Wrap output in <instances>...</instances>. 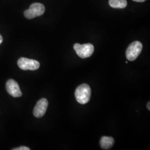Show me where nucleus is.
Instances as JSON below:
<instances>
[{"mask_svg":"<svg viewBox=\"0 0 150 150\" xmlns=\"http://www.w3.org/2000/svg\"><path fill=\"white\" fill-rule=\"evenodd\" d=\"M91 95V88L86 83L80 85L75 91L76 99L81 104H86L89 102Z\"/></svg>","mask_w":150,"mask_h":150,"instance_id":"1","label":"nucleus"},{"mask_svg":"<svg viewBox=\"0 0 150 150\" xmlns=\"http://www.w3.org/2000/svg\"><path fill=\"white\" fill-rule=\"evenodd\" d=\"M45 7L40 3L31 4L29 8L24 12V16L27 19H32L36 17L41 16L45 13Z\"/></svg>","mask_w":150,"mask_h":150,"instance_id":"2","label":"nucleus"},{"mask_svg":"<svg viewBox=\"0 0 150 150\" xmlns=\"http://www.w3.org/2000/svg\"><path fill=\"white\" fill-rule=\"evenodd\" d=\"M77 54L82 59H86L90 57L94 51V47L91 43L81 45L76 43L74 46Z\"/></svg>","mask_w":150,"mask_h":150,"instance_id":"3","label":"nucleus"},{"mask_svg":"<svg viewBox=\"0 0 150 150\" xmlns=\"http://www.w3.org/2000/svg\"><path fill=\"white\" fill-rule=\"evenodd\" d=\"M142 50V44L138 41H136L129 45L126 50V55L127 59L132 61L136 59Z\"/></svg>","mask_w":150,"mask_h":150,"instance_id":"4","label":"nucleus"},{"mask_svg":"<svg viewBox=\"0 0 150 150\" xmlns=\"http://www.w3.org/2000/svg\"><path fill=\"white\" fill-rule=\"evenodd\" d=\"M17 64L18 67L23 70H36L40 67V62L35 59H29L21 57L18 60Z\"/></svg>","mask_w":150,"mask_h":150,"instance_id":"5","label":"nucleus"},{"mask_svg":"<svg viewBox=\"0 0 150 150\" xmlns=\"http://www.w3.org/2000/svg\"><path fill=\"white\" fill-rule=\"evenodd\" d=\"M48 102L46 98L40 99L36 103L33 109V115L36 117L41 118L43 117L46 112L48 107Z\"/></svg>","mask_w":150,"mask_h":150,"instance_id":"6","label":"nucleus"},{"mask_svg":"<svg viewBox=\"0 0 150 150\" xmlns=\"http://www.w3.org/2000/svg\"><path fill=\"white\" fill-rule=\"evenodd\" d=\"M6 87L7 92L13 97H19L22 95L18 83L12 79L7 81Z\"/></svg>","mask_w":150,"mask_h":150,"instance_id":"7","label":"nucleus"},{"mask_svg":"<svg viewBox=\"0 0 150 150\" xmlns=\"http://www.w3.org/2000/svg\"><path fill=\"white\" fill-rule=\"evenodd\" d=\"M115 141L112 137L102 136L100 141V145L103 150H109L112 147Z\"/></svg>","mask_w":150,"mask_h":150,"instance_id":"8","label":"nucleus"},{"mask_svg":"<svg viewBox=\"0 0 150 150\" xmlns=\"http://www.w3.org/2000/svg\"><path fill=\"white\" fill-rule=\"evenodd\" d=\"M109 5L113 8H124L127 6V2L126 0H109Z\"/></svg>","mask_w":150,"mask_h":150,"instance_id":"9","label":"nucleus"},{"mask_svg":"<svg viewBox=\"0 0 150 150\" xmlns=\"http://www.w3.org/2000/svg\"><path fill=\"white\" fill-rule=\"evenodd\" d=\"M13 150H30V149L26 147V146H21V147H18V148H16V149H12Z\"/></svg>","mask_w":150,"mask_h":150,"instance_id":"10","label":"nucleus"},{"mask_svg":"<svg viewBox=\"0 0 150 150\" xmlns=\"http://www.w3.org/2000/svg\"><path fill=\"white\" fill-rule=\"evenodd\" d=\"M132 1H134V2H144L146 0H132Z\"/></svg>","mask_w":150,"mask_h":150,"instance_id":"11","label":"nucleus"},{"mask_svg":"<svg viewBox=\"0 0 150 150\" xmlns=\"http://www.w3.org/2000/svg\"><path fill=\"white\" fill-rule=\"evenodd\" d=\"M150 101L147 103V109L150 111Z\"/></svg>","mask_w":150,"mask_h":150,"instance_id":"12","label":"nucleus"},{"mask_svg":"<svg viewBox=\"0 0 150 150\" xmlns=\"http://www.w3.org/2000/svg\"><path fill=\"white\" fill-rule=\"evenodd\" d=\"M2 42H3V38L2 37V36L0 35V45L2 43Z\"/></svg>","mask_w":150,"mask_h":150,"instance_id":"13","label":"nucleus"}]
</instances>
